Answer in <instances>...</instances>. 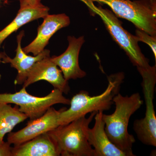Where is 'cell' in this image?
<instances>
[{
	"label": "cell",
	"instance_id": "2",
	"mask_svg": "<svg viewBox=\"0 0 156 156\" xmlns=\"http://www.w3.org/2000/svg\"><path fill=\"white\" fill-rule=\"evenodd\" d=\"M124 79L122 72L113 74L108 77V87L100 95L91 96L89 92L82 90L74 95L70 100L69 108H64L59 114V126L69 124L89 113L109 110L114 104V97L119 93Z\"/></svg>",
	"mask_w": 156,
	"mask_h": 156
},
{
	"label": "cell",
	"instance_id": "13",
	"mask_svg": "<svg viewBox=\"0 0 156 156\" xmlns=\"http://www.w3.org/2000/svg\"><path fill=\"white\" fill-rule=\"evenodd\" d=\"M24 35V31L23 30L17 35V47L15 57L11 58L7 55L3 59L2 63H10L11 67L17 70V75L14 81V84L16 85L23 84L36 62L45 57L50 56V51L49 50H44L37 56H32L27 55L21 48V41Z\"/></svg>",
	"mask_w": 156,
	"mask_h": 156
},
{
	"label": "cell",
	"instance_id": "16",
	"mask_svg": "<svg viewBox=\"0 0 156 156\" xmlns=\"http://www.w3.org/2000/svg\"><path fill=\"white\" fill-rule=\"evenodd\" d=\"M18 108L17 105L13 107L10 104L0 102V143L4 141L5 135L15 126L28 119Z\"/></svg>",
	"mask_w": 156,
	"mask_h": 156
},
{
	"label": "cell",
	"instance_id": "5",
	"mask_svg": "<svg viewBox=\"0 0 156 156\" xmlns=\"http://www.w3.org/2000/svg\"><path fill=\"white\" fill-rule=\"evenodd\" d=\"M90 1L107 5L117 17L129 20L151 35H156V0Z\"/></svg>",
	"mask_w": 156,
	"mask_h": 156
},
{
	"label": "cell",
	"instance_id": "6",
	"mask_svg": "<svg viewBox=\"0 0 156 156\" xmlns=\"http://www.w3.org/2000/svg\"><path fill=\"white\" fill-rule=\"evenodd\" d=\"M142 76L143 92L145 100V117L136 119L133 129L140 141L143 144L156 146V117L154 105L156 83V65L147 69H137Z\"/></svg>",
	"mask_w": 156,
	"mask_h": 156
},
{
	"label": "cell",
	"instance_id": "3",
	"mask_svg": "<svg viewBox=\"0 0 156 156\" xmlns=\"http://www.w3.org/2000/svg\"><path fill=\"white\" fill-rule=\"evenodd\" d=\"M96 113L92 112L88 118L84 116L48 132L57 144L60 156H95L88 142V131Z\"/></svg>",
	"mask_w": 156,
	"mask_h": 156
},
{
	"label": "cell",
	"instance_id": "18",
	"mask_svg": "<svg viewBox=\"0 0 156 156\" xmlns=\"http://www.w3.org/2000/svg\"><path fill=\"white\" fill-rule=\"evenodd\" d=\"M11 145L8 141L0 143V156H13Z\"/></svg>",
	"mask_w": 156,
	"mask_h": 156
},
{
	"label": "cell",
	"instance_id": "4",
	"mask_svg": "<svg viewBox=\"0 0 156 156\" xmlns=\"http://www.w3.org/2000/svg\"><path fill=\"white\" fill-rule=\"evenodd\" d=\"M84 3L92 14L102 20L109 33L120 48L126 52L130 61L137 69L151 67L149 60L143 54L135 36L123 28L122 23L112 11L95 5L90 0H79Z\"/></svg>",
	"mask_w": 156,
	"mask_h": 156
},
{
	"label": "cell",
	"instance_id": "14",
	"mask_svg": "<svg viewBox=\"0 0 156 156\" xmlns=\"http://www.w3.org/2000/svg\"><path fill=\"white\" fill-rule=\"evenodd\" d=\"M13 156H60L58 146L48 132L11 148Z\"/></svg>",
	"mask_w": 156,
	"mask_h": 156
},
{
	"label": "cell",
	"instance_id": "19",
	"mask_svg": "<svg viewBox=\"0 0 156 156\" xmlns=\"http://www.w3.org/2000/svg\"><path fill=\"white\" fill-rule=\"evenodd\" d=\"M20 3V9L26 7H35L41 4V0H19Z\"/></svg>",
	"mask_w": 156,
	"mask_h": 156
},
{
	"label": "cell",
	"instance_id": "17",
	"mask_svg": "<svg viewBox=\"0 0 156 156\" xmlns=\"http://www.w3.org/2000/svg\"><path fill=\"white\" fill-rule=\"evenodd\" d=\"M136 39L138 42L147 44L153 52L156 60V35H151L144 31L137 29L135 31Z\"/></svg>",
	"mask_w": 156,
	"mask_h": 156
},
{
	"label": "cell",
	"instance_id": "12",
	"mask_svg": "<svg viewBox=\"0 0 156 156\" xmlns=\"http://www.w3.org/2000/svg\"><path fill=\"white\" fill-rule=\"evenodd\" d=\"M103 114L102 112H96L94 126L88 131V142L94 150L95 156H126L109 139L105 130Z\"/></svg>",
	"mask_w": 156,
	"mask_h": 156
},
{
	"label": "cell",
	"instance_id": "9",
	"mask_svg": "<svg viewBox=\"0 0 156 156\" xmlns=\"http://www.w3.org/2000/svg\"><path fill=\"white\" fill-rule=\"evenodd\" d=\"M41 80L48 82L54 89L60 90L64 94H67L70 90L68 81L65 79L61 70L52 61L50 56L35 63L22 87L27 88Z\"/></svg>",
	"mask_w": 156,
	"mask_h": 156
},
{
	"label": "cell",
	"instance_id": "7",
	"mask_svg": "<svg viewBox=\"0 0 156 156\" xmlns=\"http://www.w3.org/2000/svg\"><path fill=\"white\" fill-rule=\"evenodd\" d=\"M63 94L60 90L54 89L46 96L37 97L29 94L26 88L22 87L14 93H0V102L15 104L20 111L25 114L30 120H33L41 116L54 105H69L70 100Z\"/></svg>",
	"mask_w": 156,
	"mask_h": 156
},
{
	"label": "cell",
	"instance_id": "8",
	"mask_svg": "<svg viewBox=\"0 0 156 156\" xmlns=\"http://www.w3.org/2000/svg\"><path fill=\"white\" fill-rule=\"evenodd\" d=\"M63 108L56 110L51 107L41 116L30 120L24 128L9 133L7 141L14 146L19 145L55 129L59 126L58 117Z\"/></svg>",
	"mask_w": 156,
	"mask_h": 156
},
{
	"label": "cell",
	"instance_id": "11",
	"mask_svg": "<svg viewBox=\"0 0 156 156\" xmlns=\"http://www.w3.org/2000/svg\"><path fill=\"white\" fill-rule=\"evenodd\" d=\"M43 23L39 27L36 38L28 46L23 48L25 53H32L34 56L44 51L49 40L57 31L69 25V17L64 14L49 15L44 17Z\"/></svg>",
	"mask_w": 156,
	"mask_h": 156
},
{
	"label": "cell",
	"instance_id": "20",
	"mask_svg": "<svg viewBox=\"0 0 156 156\" xmlns=\"http://www.w3.org/2000/svg\"><path fill=\"white\" fill-rule=\"evenodd\" d=\"M6 56L7 55L5 53H0V63H2L3 58Z\"/></svg>",
	"mask_w": 156,
	"mask_h": 156
},
{
	"label": "cell",
	"instance_id": "15",
	"mask_svg": "<svg viewBox=\"0 0 156 156\" xmlns=\"http://www.w3.org/2000/svg\"><path fill=\"white\" fill-rule=\"evenodd\" d=\"M49 8L41 4L35 7H26L20 9L14 20L0 31V46L11 34L26 23L49 14Z\"/></svg>",
	"mask_w": 156,
	"mask_h": 156
},
{
	"label": "cell",
	"instance_id": "10",
	"mask_svg": "<svg viewBox=\"0 0 156 156\" xmlns=\"http://www.w3.org/2000/svg\"><path fill=\"white\" fill-rule=\"evenodd\" d=\"M69 46L67 50L60 56H53L51 60L60 68L66 80L81 79L87 73L79 65V56L80 50L85 41L84 36L76 38L75 37H68Z\"/></svg>",
	"mask_w": 156,
	"mask_h": 156
},
{
	"label": "cell",
	"instance_id": "1",
	"mask_svg": "<svg viewBox=\"0 0 156 156\" xmlns=\"http://www.w3.org/2000/svg\"><path fill=\"white\" fill-rule=\"evenodd\" d=\"M113 101L115 105V112L112 114L102 115L105 132L111 141L126 156H135L132 147L135 139L128 132V124L131 115L142 106L143 101L136 92L125 96L119 93Z\"/></svg>",
	"mask_w": 156,
	"mask_h": 156
}]
</instances>
